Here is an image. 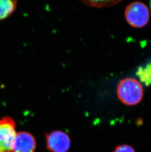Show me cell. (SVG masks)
<instances>
[{"mask_svg": "<svg viewBox=\"0 0 151 152\" xmlns=\"http://www.w3.org/2000/svg\"><path fill=\"white\" fill-rule=\"evenodd\" d=\"M36 143L31 134L26 132L17 133L12 146V152H34Z\"/></svg>", "mask_w": 151, "mask_h": 152, "instance_id": "obj_5", "label": "cell"}, {"mask_svg": "<svg viewBox=\"0 0 151 152\" xmlns=\"http://www.w3.org/2000/svg\"><path fill=\"white\" fill-rule=\"evenodd\" d=\"M113 152H136L134 148L130 145L122 144L116 147Z\"/></svg>", "mask_w": 151, "mask_h": 152, "instance_id": "obj_8", "label": "cell"}, {"mask_svg": "<svg viewBox=\"0 0 151 152\" xmlns=\"http://www.w3.org/2000/svg\"><path fill=\"white\" fill-rule=\"evenodd\" d=\"M141 82L144 83L146 86L151 84V62L144 67H140L136 72Z\"/></svg>", "mask_w": 151, "mask_h": 152, "instance_id": "obj_7", "label": "cell"}, {"mask_svg": "<svg viewBox=\"0 0 151 152\" xmlns=\"http://www.w3.org/2000/svg\"><path fill=\"white\" fill-rule=\"evenodd\" d=\"M17 134L15 121L9 117L0 119V152H11Z\"/></svg>", "mask_w": 151, "mask_h": 152, "instance_id": "obj_3", "label": "cell"}, {"mask_svg": "<svg viewBox=\"0 0 151 152\" xmlns=\"http://www.w3.org/2000/svg\"><path fill=\"white\" fill-rule=\"evenodd\" d=\"M150 7H151V1H150Z\"/></svg>", "mask_w": 151, "mask_h": 152, "instance_id": "obj_9", "label": "cell"}, {"mask_svg": "<svg viewBox=\"0 0 151 152\" xmlns=\"http://www.w3.org/2000/svg\"><path fill=\"white\" fill-rule=\"evenodd\" d=\"M46 144L51 152H67L70 149L71 140L65 132L55 131L46 134Z\"/></svg>", "mask_w": 151, "mask_h": 152, "instance_id": "obj_4", "label": "cell"}, {"mask_svg": "<svg viewBox=\"0 0 151 152\" xmlns=\"http://www.w3.org/2000/svg\"><path fill=\"white\" fill-rule=\"evenodd\" d=\"M117 95L121 102L128 106H134L142 99L143 89L138 81L133 78H126L119 84Z\"/></svg>", "mask_w": 151, "mask_h": 152, "instance_id": "obj_1", "label": "cell"}, {"mask_svg": "<svg viewBox=\"0 0 151 152\" xmlns=\"http://www.w3.org/2000/svg\"><path fill=\"white\" fill-rule=\"evenodd\" d=\"M17 1L0 0V21L12 15L15 10Z\"/></svg>", "mask_w": 151, "mask_h": 152, "instance_id": "obj_6", "label": "cell"}, {"mask_svg": "<svg viewBox=\"0 0 151 152\" xmlns=\"http://www.w3.org/2000/svg\"><path fill=\"white\" fill-rule=\"evenodd\" d=\"M126 18L134 27L142 28L148 22L150 17L148 9L143 3L136 1L126 9Z\"/></svg>", "mask_w": 151, "mask_h": 152, "instance_id": "obj_2", "label": "cell"}]
</instances>
